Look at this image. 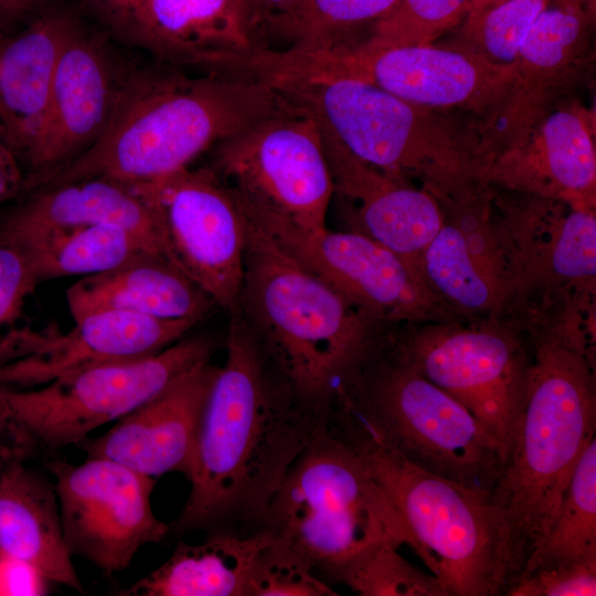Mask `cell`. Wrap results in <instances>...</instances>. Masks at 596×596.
<instances>
[{"mask_svg":"<svg viewBox=\"0 0 596 596\" xmlns=\"http://www.w3.org/2000/svg\"><path fill=\"white\" fill-rule=\"evenodd\" d=\"M209 391L195 440L189 496L170 526L247 534L327 415L301 402L238 313Z\"/></svg>","mask_w":596,"mask_h":596,"instance_id":"6da1fadb","label":"cell"},{"mask_svg":"<svg viewBox=\"0 0 596 596\" xmlns=\"http://www.w3.org/2000/svg\"><path fill=\"white\" fill-rule=\"evenodd\" d=\"M292 109L274 84L248 75H190L170 65L129 72L100 137L32 190L94 177L128 183L159 179L221 140Z\"/></svg>","mask_w":596,"mask_h":596,"instance_id":"7a4b0ae2","label":"cell"},{"mask_svg":"<svg viewBox=\"0 0 596 596\" xmlns=\"http://www.w3.org/2000/svg\"><path fill=\"white\" fill-rule=\"evenodd\" d=\"M245 219L244 274L234 313L297 397L328 415L394 328L364 317Z\"/></svg>","mask_w":596,"mask_h":596,"instance_id":"3957f363","label":"cell"},{"mask_svg":"<svg viewBox=\"0 0 596 596\" xmlns=\"http://www.w3.org/2000/svg\"><path fill=\"white\" fill-rule=\"evenodd\" d=\"M286 98L311 117L323 141L387 174L416 181L445 206L486 185L478 120L418 106L351 78L290 79Z\"/></svg>","mask_w":596,"mask_h":596,"instance_id":"277c9868","label":"cell"},{"mask_svg":"<svg viewBox=\"0 0 596 596\" xmlns=\"http://www.w3.org/2000/svg\"><path fill=\"white\" fill-rule=\"evenodd\" d=\"M491 204L508 273L499 319L596 364V209L493 187Z\"/></svg>","mask_w":596,"mask_h":596,"instance_id":"5b68a950","label":"cell"},{"mask_svg":"<svg viewBox=\"0 0 596 596\" xmlns=\"http://www.w3.org/2000/svg\"><path fill=\"white\" fill-rule=\"evenodd\" d=\"M531 345L523 407L491 491L507 539L511 584L547 531L596 433V364L556 342Z\"/></svg>","mask_w":596,"mask_h":596,"instance_id":"8992f818","label":"cell"},{"mask_svg":"<svg viewBox=\"0 0 596 596\" xmlns=\"http://www.w3.org/2000/svg\"><path fill=\"white\" fill-rule=\"evenodd\" d=\"M326 424L364 461L411 532L413 551L450 596L505 594L508 545L490 492L412 464L342 406Z\"/></svg>","mask_w":596,"mask_h":596,"instance_id":"52a82bcc","label":"cell"},{"mask_svg":"<svg viewBox=\"0 0 596 596\" xmlns=\"http://www.w3.org/2000/svg\"><path fill=\"white\" fill-rule=\"evenodd\" d=\"M259 529L338 584L382 546L414 549L384 489L326 423L289 468Z\"/></svg>","mask_w":596,"mask_h":596,"instance_id":"ba28073f","label":"cell"},{"mask_svg":"<svg viewBox=\"0 0 596 596\" xmlns=\"http://www.w3.org/2000/svg\"><path fill=\"white\" fill-rule=\"evenodd\" d=\"M332 405L348 409L412 464L444 478L491 493L504 467L507 456L494 436L400 361L387 341Z\"/></svg>","mask_w":596,"mask_h":596,"instance_id":"9c48e42d","label":"cell"},{"mask_svg":"<svg viewBox=\"0 0 596 596\" xmlns=\"http://www.w3.org/2000/svg\"><path fill=\"white\" fill-rule=\"evenodd\" d=\"M387 348L462 404L508 458L532 362L522 332L499 318L423 322L393 329Z\"/></svg>","mask_w":596,"mask_h":596,"instance_id":"30bf717a","label":"cell"},{"mask_svg":"<svg viewBox=\"0 0 596 596\" xmlns=\"http://www.w3.org/2000/svg\"><path fill=\"white\" fill-rule=\"evenodd\" d=\"M213 352L209 337L182 338L155 354L81 369L39 386H0V403L36 445H79L211 361Z\"/></svg>","mask_w":596,"mask_h":596,"instance_id":"8fae6325","label":"cell"},{"mask_svg":"<svg viewBox=\"0 0 596 596\" xmlns=\"http://www.w3.org/2000/svg\"><path fill=\"white\" fill-rule=\"evenodd\" d=\"M211 169L247 212L326 227L334 184L315 120L295 108L221 140Z\"/></svg>","mask_w":596,"mask_h":596,"instance_id":"7c38bea8","label":"cell"},{"mask_svg":"<svg viewBox=\"0 0 596 596\" xmlns=\"http://www.w3.org/2000/svg\"><path fill=\"white\" fill-rule=\"evenodd\" d=\"M284 70L291 78H351L373 84L414 105L465 110L478 120L502 102L512 67L489 64L455 44L364 51L354 45L292 50Z\"/></svg>","mask_w":596,"mask_h":596,"instance_id":"4fadbf2b","label":"cell"},{"mask_svg":"<svg viewBox=\"0 0 596 596\" xmlns=\"http://www.w3.org/2000/svg\"><path fill=\"white\" fill-rule=\"evenodd\" d=\"M242 211L294 260L371 321L387 328L456 321L414 266L370 237L327 226L302 228L275 216Z\"/></svg>","mask_w":596,"mask_h":596,"instance_id":"5bb4252c","label":"cell"},{"mask_svg":"<svg viewBox=\"0 0 596 596\" xmlns=\"http://www.w3.org/2000/svg\"><path fill=\"white\" fill-rule=\"evenodd\" d=\"M149 200L166 257L230 315L244 274L246 219L211 168L180 169L137 183Z\"/></svg>","mask_w":596,"mask_h":596,"instance_id":"9a60e30c","label":"cell"},{"mask_svg":"<svg viewBox=\"0 0 596 596\" xmlns=\"http://www.w3.org/2000/svg\"><path fill=\"white\" fill-rule=\"evenodd\" d=\"M47 467L70 553L104 574L126 570L142 546L171 532L151 508L153 477L99 457L78 465L53 460Z\"/></svg>","mask_w":596,"mask_h":596,"instance_id":"2e32d148","label":"cell"},{"mask_svg":"<svg viewBox=\"0 0 596 596\" xmlns=\"http://www.w3.org/2000/svg\"><path fill=\"white\" fill-rule=\"evenodd\" d=\"M595 0H553L540 14L512 64L499 106L478 120L482 162L522 138L592 68Z\"/></svg>","mask_w":596,"mask_h":596,"instance_id":"e0dca14e","label":"cell"},{"mask_svg":"<svg viewBox=\"0 0 596 596\" xmlns=\"http://www.w3.org/2000/svg\"><path fill=\"white\" fill-rule=\"evenodd\" d=\"M196 323L123 311L88 315L67 331L23 327L0 358V386L34 387L97 364L155 354Z\"/></svg>","mask_w":596,"mask_h":596,"instance_id":"ac0fdd59","label":"cell"},{"mask_svg":"<svg viewBox=\"0 0 596 596\" xmlns=\"http://www.w3.org/2000/svg\"><path fill=\"white\" fill-rule=\"evenodd\" d=\"M479 180L596 209L594 113L577 99L560 100L522 138L486 158Z\"/></svg>","mask_w":596,"mask_h":596,"instance_id":"d6986e66","label":"cell"},{"mask_svg":"<svg viewBox=\"0 0 596 596\" xmlns=\"http://www.w3.org/2000/svg\"><path fill=\"white\" fill-rule=\"evenodd\" d=\"M441 210V225L418 265L426 286L457 321L500 318L508 273L493 224L491 188Z\"/></svg>","mask_w":596,"mask_h":596,"instance_id":"ffe728a7","label":"cell"},{"mask_svg":"<svg viewBox=\"0 0 596 596\" xmlns=\"http://www.w3.org/2000/svg\"><path fill=\"white\" fill-rule=\"evenodd\" d=\"M119 74L104 41L74 22L57 60L44 131L26 163V190L100 137L125 77Z\"/></svg>","mask_w":596,"mask_h":596,"instance_id":"44dd1931","label":"cell"},{"mask_svg":"<svg viewBox=\"0 0 596 596\" xmlns=\"http://www.w3.org/2000/svg\"><path fill=\"white\" fill-rule=\"evenodd\" d=\"M219 371L207 361L119 418L105 434L78 447L150 477L180 472L189 478L201 414Z\"/></svg>","mask_w":596,"mask_h":596,"instance_id":"7402d4cb","label":"cell"},{"mask_svg":"<svg viewBox=\"0 0 596 596\" xmlns=\"http://www.w3.org/2000/svg\"><path fill=\"white\" fill-rule=\"evenodd\" d=\"M347 231L391 249L418 270L443 222L440 204L414 182L382 172L323 141ZM419 272V270H418Z\"/></svg>","mask_w":596,"mask_h":596,"instance_id":"603a6c76","label":"cell"},{"mask_svg":"<svg viewBox=\"0 0 596 596\" xmlns=\"http://www.w3.org/2000/svg\"><path fill=\"white\" fill-rule=\"evenodd\" d=\"M173 66L236 72L258 51L242 0H142L126 34Z\"/></svg>","mask_w":596,"mask_h":596,"instance_id":"cb8c5ba5","label":"cell"},{"mask_svg":"<svg viewBox=\"0 0 596 596\" xmlns=\"http://www.w3.org/2000/svg\"><path fill=\"white\" fill-rule=\"evenodd\" d=\"M74 22L46 13L0 42V132L25 166L44 131L57 60Z\"/></svg>","mask_w":596,"mask_h":596,"instance_id":"d4e9b609","label":"cell"},{"mask_svg":"<svg viewBox=\"0 0 596 596\" xmlns=\"http://www.w3.org/2000/svg\"><path fill=\"white\" fill-rule=\"evenodd\" d=\"M94 224L124 226L164 254L153 209L140 187L105 177L31 190L0 219V233L21 237Z\"/></svg>","mask_w":596,"mask_h":596,"instance_id":"484cf974","label":"cell"},{"mask_svg":"<svg viewBox=\"0 0 596 596\" xmlns=\"http://www.w3.org/2000/svg\"><path fill=\"white\" fill-rule=\"evenodd\" d=\"M65 296L74 321L95 312L123 311L198 323L216 306L160 253H143L108 272L85 276Z\"/></svg>","mask_w":596,"mask_h":596,"instance_id":"4316f807","label":"cell"},{"mask_svg":"<svg viewBox=\"0 0 596 596\" xmlns=\"http://www.w3.org/2000/svg\"><path fill=\"white\" fill-rule=\"evenodd\" d=\"M24 464L0 469V555L82 593L64 541L54 487Z\"/></svg>","mask_w":596,"mask_h":596,"instance_id":"83f0119b","label":"cell"},{"mask_svg":"<svg viewBox=\"0 0 596 596\" xmlns=\"http://www.w3.org/2000/svg\"><path fill=\"white\" fill-rule=\"evenodd\" d=\"M272 540L264 529L241 534L212 531L199 544L180 541L170 557L126 596H247L257 555Z\"/></svg>","mask_w":596,"mask_h":596,"instance_id":"f1b7e54d","label":"cell"},{"mask_svg":"<svg viewBox=\"0 0 596 596\" xmlns=\"http://www.w3.org/2000/svg\"><path fill=\"white\" fill-rule=\"evenodd\" d=\"M6 237L22 251L38 284L65 276L102 274L143 253L164 255L145 237L116 224L84 225Z\"/></svg>","mask_w":596,"mask_h":596,"instance_id":"f546056e","label":"cell"},{"mask_svg":"<svg viewBox=\"0 0 596 596\" xmlns=\"http://www.w3.org/2000/svg\"><path fill=\"white\" fill-rule=\"evenodd\" d=\"M578 561H596V437L582 453L547 531L518 578Z\"/></svg>","mask_w":596,"mask_h":596,"instance_id":"4dcf8cb0","label":"cell"},{"mask_svg":"<svg viewBox=\"0 0 596 596\" xmlns=\"http://www.w3.org/2000/svg\"><path fill=\"white\" fill-rule=\"evenodd\" d=\"M553 0H501L466 18L450 42L482 61L512 67L530 29Z\"/></svg>","mask_w":596,"mask_h":596,"instance_id":"1f68e13d","label":"cell"},{"mask_svg":"<svg viewBox=\"0 0 596 596\" xmlns=\"http://www.w3.org/2000/svg\"><path fill=\"white\" fill-rule=\"evenodd\" d=\"M472 0H398L390 13L371 25L366 40L353 44L364 51L427 45L458 28Z\"/></svg>","mask_w":596,"mask_h":596,"instance_id":"d6a6232c","label":"cell"},{"mask_svg":"<svg viewBox=\"0 0 596 596\" xmlns=\"http://www.w3.org/2000/svg\"><path fill=\"white\" fill-rule=\"evenodd\" d=\"M398 0H304L290 47L299 51L345 46L351 33L392 11Z\"/></svg>","mask_w":596,"mask_h":596,"instance_id":"836d02e7","label":"cell"},{"mask_svg":"<svg viewBox=\"0 0 596 596\" xmlns=\"http://www.w3.org/2000/svg\"><path fill=\"white\" fill-rule=\"evenodd\" d=\"M385 545L354 568L342 582L361 596H450L446 585Z\"/></svg>","mask_w":596,"mask_h":596,"instance_id":"e575fe53","label":"cell"},{"mask_svg":"<svg viewBox=\"0 0 596 596\" xmlns=\"http://www.w3.org/2000/svg\"><path fill=\"white\" fill-rule=\"evenodd\" d=\"M268 532V531H267ZM327 582L294 552L275 541L262 549L248 582L247 596H336Z\"/></svg>","mask_w":596,"mask_h":596,"instance_id":"d590c367","label":"cell"},{"mask_svg":"<svg viewBox=\"0 0 596 596\" xmlns=\"http://www.w3.org/2000/svg\"><path fill=\"white\" fill-rule=\"evenodd\" d=\"M38 285L22 251L0 234V352L23 328L17 324L22 319L26 298Z\"/></svg>","mask_w":596,"mask_h":596,"instance_id":"8d00e7d4","label":"cell"},{"mask_svg":"<svg viewBox=\"0 0 596 596\" xmlns=\"http://www.w3.org/2000/svg\"><path fill=\"white\" fill-rule=\"evenodd\" d=\"M509 596H595L596 561L556 564L514 581Z\"/></svg>","mask_w":596,"mask_h":596,"instance_id":"74e56055","label":"cell"},{"mask_svg":"<svg viewBox=\"0 0 596 596\" xmlns=\"http://www.w3.org/2000/svg\"><path fill=\"white\" fill-rule=\"evenodd\" d=\"M302 1L242 0L257 49H270L272 40L287 42L289 47L291 46L300 20Z\"/></svg>","mask_w":596,"mask_h":596,"instance_id":"f35d334b","label":"cell"},{"mask_svg":"<svg viewBox=\"0 0 596 596\" xmlns=\"http://www.w3.org/2000/svg\"><path fill=\"white\" fill-rule=\"evenodd\" d=\"M36 444L0 403V469L17 461H26Z\"/></svg>","mask_w":596,"mask_h":596,"instance_id":"ab89813d","label":"cell"},{"mask_svg":"<svg viewBox=\"0 0 596 596\" xmlns=\"http://www.w3.org/2000/svg\"><path fill=\"white\" fill-rule=\"evenodd\" d=\"M26 182L20 158L0 132V204L26 190Z\"/></svg>","mask_w":596,"mask_h":596,"instance_id":"60d3db41","label":"cell"},{"mask_svg":"<svg viewBox=\"0 0 596 596\" xmlns=\"http://www.w3.org/2000/svg\"><path fill=\"white\" fill-rule=\"evenodd\" d=\"M99 11L121 33L126 34L142 0H93Z\"/></svg>","mask_w":596,"mask_h":596,"instance_id":"b9f144b4","label":"cell"},{"mask_svg":"<svg viewBox=\"0 0 596 596\" xmlns=\"http://www.w3.org/2000/svg\"><path fill=\"white\" fill-rule=\"evenodd\" d=\"M49 0H0V19L21 17Z\"/></svg>","mask_w":596,"mask_h":596,"instance_id":"7bdbcfd3","label":"cell"},{"mask_svg":"<svg viewBox=\"0 0 596 596\" xmlns=\"http://www.w3.org/2000/svg\"><path fill=\"white\" fill-rule=\"evenodd\" d=\"M501 0H472L469 12L466 18L472 17L487 9L488 7L499 2ZM465 18V19H466Z\"/></svg>","mask_w":596,"mask_h":596,"instance_id":"ee69618b","label":"cell"},{"mask_svg":"<svg viewBox=\"0 0 596 596\" xmlns=\"http://www.w3.org/2000/svg\"><path fill=\"white\" fill-rule=\"evenodd\" d=\"M3 557L0 555V561L2 560Z\"/></svg>","mask_w":596,"mask_h":596,"instance_id":"f6af8a7d","label":"cell"},{"mask_svg":"<svg viewBox=\"0 0 596 596\" xmlns=\"http://www.w3.org/2000/svg\"><path fill=\"white\" fill-rule=\"evenodd\" d=\"M1 41H2V38H1V35H0V42H1Z\"/></svg>","mask_w":596,"mask_h":596,"instance_id":"bcb514c9","label":"cell"}]
</instances>
